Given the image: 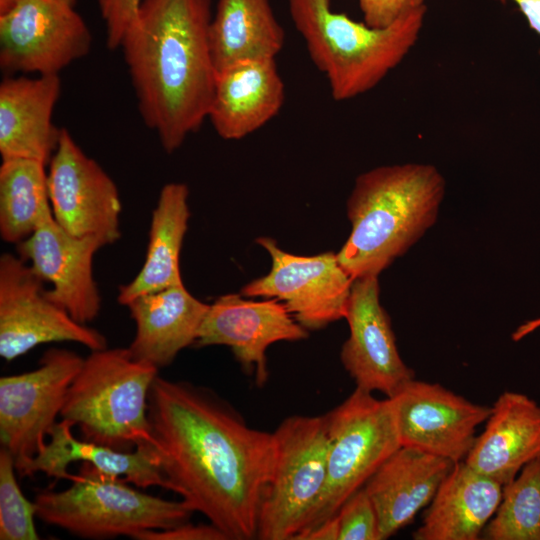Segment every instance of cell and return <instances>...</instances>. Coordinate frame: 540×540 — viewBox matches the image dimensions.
Returning <instances> with one entry per match:
<instances>
[{
  "label": "cell",
  "mask_w": 540,
  "mask_h": 540,
  "mask_svg": "<svg viewBox=\"0 0 540 540\" xmlns=\"http://www.w3.org/2000/svg\"><path fill=\"white\" fill-rule=\"evenodd\" d=\"M445 180L430 164L379 166L360 174L347 201L351 233L337 253L355 280L377 276L436 220Z\"/></svg>",
  "instance_id": "3"
},
{
  "label": "cell",
  "mask_w": 540,
  "mask_h": 540,
  "mask_svg": "<svg viewBox=\"0 0 540 540\" xmlns=\"http://www.w3.org/2000/svg\"><path fill=\"white\" fill-rule=\"evenodd\" d=\"M61 93L59 74L6 77L0 84V154L47 165L57 149L61 128L52 121Z\"/></svg>",
  "instance_id": "19"
},
{
  "label": "cell",
  "mask_w": 540,
  "mask_h": 540,
  "mask_svg": "<svg viewBox=\"0 0 540 540\" xmlns=\"http://www.w3.org/2000/svg\"><path fill=\"white\" fill-rule=\"evenodd\" d=\"M150 450L165 489L228 540L257 539L275 460L274 433L248 426L212 390L156 376L147 409Z\"/></svg>",
  "instance_id": "1"
},
{
  "label": "cell",
  "mask_w": 540,
  "mask_h": 540,
  "mask_svg": "<svg viewBox=\"0 0 540 540\" xmlns=\"http://www.w3.org/2000/svg\"><path fill=\"white\" fill-rule=\"evenodd\" d=\"M16 0H0V14L6 12Z\"/></svg>",
  "instance_id": "37"
},
{
  "label": "cell",
  "mask_w": 540,
  "mask_h": 540,
  "mask_svg": "<svg viewBox=\"0 0 540 540\" xmlns=\"http://www.w3.org/2000/svg\"><path fill=\"white\" fill-rule=\"evenodd\" d=\"M540 457V405L527 395L505 391L492 406L483 432L464 460L505 485Z\"/></svg>",
  "instance_id": "21"
},
{
  "label": "cell",
  "mask_w": 540,
  "mask_h": 540,
  "mask_svg": "<svg viewBox=\"0 0 540 540\" xmlns=\"http://www.w3.org/2000/svg\"><path fill=\"white\" fill-rule=\"evenodd\" d=\"M339 519L337 514L302 534L298 540H338Z\"/></svg>",
  "instance_id": "34"
},
{
  "label": "cell",
  "mask_w": 540,
  "mask_h": 540,
  "mask_svg": "<svg viewBox=\"0 0 540 540\" xmlns=\"http://www.w3.org/2000/svg\"><path fill=\"white\" fill-rule=\"evenodd\" d=\"M273 433L276 460L261 504L257 539L295 540L325 485L326 418L290 416Z\"/></svg>",
  "instance_id": "8"
},
{
  "label": "cell",
  "mask_w": 540,
  "mask_h": 540,
  "mask_svg": "<svg viewBox=\"0 0 540 540\" xmlns=\"http://www.w3.org/2000/svg\"><path fill=\"white\" fill-rule=\"evenodd\" d=\"M337 516L338 540H379L377 514L364 487L344 502Z\"/></svg>",
  "instance_id": "30"
},
{
  "label": "cell",
  "mask_w": 540,
  "mask_h": 540,
  "mask_svg": "<svg viewBox=\"0 0 540 540\" xmlns=\"http://www.w3.org/2000/svg\"><path fill=\"white\" fill-rule=\"evenodd\" d=\"M276 58L232 63L216 73L208 119L225 140H239L273 119L285 100Z\"/></svg>",
  "instance_id": "18"
},
{
  "label": "cell",
  "mask_w": 540,
  "mask_h": 540,
  "mask_svg": "<svg viewBox=\"0 0 540 540\" xmlns=\"http://www.w3.org/2000/svg\"><path fill=\"white\" fill-rule=\"evenodd\" d=\"M379 292L377 276L353 280L345 314L350 333L340 359L357 388L391 398L414 379V372L400 357Z\"/></svg>",
  "instance_id": "15"
},
{
  "label": "cell",
  "mask_w": 540,
  "mask_h": 540,
  "mask_svg": "<svg viewBox=\"0 0 540 540\" xmlns=\"http://www.w3.org/2000/svg\"><path fill=\"white\" fill-rule=\"evenodd\" d=\"M140 2L141 0H98L108 48H119L123 34L134 18Z\"/></svg>",
  "instance_id": "31"
},
{
  "label": "cell",
  "mask_w": 540,
  "mask_h": 540,
  "mask_svg": "<svg viewBox=\"0 0 540 540\" xmlns=\"http://www.w3.org/2000/svg\"><path fill=\"white\" fill-rule=\"evenodd\" d=\"M303 328L278 300H247L240 294L220 296L209 305L195 343L230 347L244 371L263 386L269 376L267 348L279 341L307 338Z\"/></svg>",
  "instance_id": "16"
},
{
  "label": "cell",
  "mask_w": 540,
  "mask_h": 540,
  "mask_svg": "<svg viewBox=\"0 0 540 540\" xmlns=\"http://www.w3.org/2000/svg\"><path fill=\"white\" fill-rule=\"evenodd\" d=\"M75 342L91 351L107 347L99 331L75 321L46 295L42 279L22 258L0 257V356L13 361L34 347Z\"/></svg>",
  "instance_id": "11"
},
{
  "label": "cell",
  "mask_w": 540,
  "mask_h": 540,
  "mask_svg": "<svg viewBox=\"0 0 540 540\" xmlns=\"http://www.w3.org/2000/svg\"><path fill=\"white\" fill-rule=\"evenodd\" d=\"M329 437L327 477L302 531L295 540L334 517L344 502L401 447L391 398L357 388L325 414Z\"/></svg>",
  "instance_id": "7"
},
{
  "label": "cell",
  "mask_w": 540,
  "mask_h": 540,
  "mask_svg": "<svg viewBox=\"0 0 540 540\" xmlns=\"http://www.w3.org/2000/svg\"><path fill=\"white\" fill-rule=\"evenodd\" d=\"M364 22L372 27H385L403 14L422 7L425 0H358Z\"/></svg>",
  "instance_id": "32"
},
{
  "label": "cell",
  "mask_w": 540,
  "mask_h": 540,
  "mask_svg": "<svg viewBox=\"0 0 540 540\" xmlns=\"http://www.w3.org/2000/svg\"><path fill=\"white\" fill-rule=\"evenodd\" d=\"M69 488L36 494V517L85 539L166 530L190 521L194 511L184 501L166 500L132 488L121 477L82 463Z\"/></svg>",
  "instance_id": "6"
},
{
  "label": "cell",
  "mask_w": 540,
  "mask_h": 540,
  "mask_svg": "<svg viewBox=\"0 0 540 540\" xmlns=\"http://www.w3.org/2000/svg\"><path fill=\"white\" fill-rule=\"evenodd\" d=\"M401 446L417 448L454 463L464 461L477 427L492 407L475 404L440 384L412 379L391 397Z\"/></svg>",
  "instance_id": "14"
},
{
  "label": "cell",
  "mask_w": 540,
  "mask_h": 540,
  "mask_svg": "<svg viewBox=\"0 0 540 540\" xmlns=\"http://www.w3.org/2000/svg\"><path fill=\"white\" fill-rule=\"evenodd\" d=\"M256 242L271 257L270 272L246 284V297L274 298L306 330H318L345 318L353 279L340 265L337 253L300 256L278 247L270 237Z\"/></svg>",
  "instance_id": "12"
},
{
  "label": "cell",
  "mask_w": 540,
  "mask_h": 540,
  "mask_svg": "<svg viewBox=\"0 0 540 540\" xmlns=\"http://www.w3.org/2000/svg\"><path fill=\"white\" fill-rule=\"evenodd\" d=\"M84 358L50 348L29 372L0 378V440L19 475L45 447Z\"/></svg>",
  "instance_id": "9"
},
{
  "label": "cell",
  "mask_w": 540,
  "mask_h": 540,
  "mask_svg": "<svg viewBox=\"0 0 540 540\" xmlns=\"http://www.w3.org/2000/svg\"><path fill=\"white\" fill-rule=\"evenodd\" d=\"M289 13L332 97L345 101L377 86L416 44L426 5L385 27H372L331 8V0H288Z\"/></svg>",
  "instance_id": "4"
},
{
  "label": "cell",
  "mask_w": 540,
  "mask_h": 540,
  "mask_svg": "<svg viewBox=\"0 0 540 540\" xmlns=\"http://www.w3.org/2000/svg\"><path fill=\"white\" fill-rule=\"evenodd\" d=\"M70 0H16L0 14V65L5 71L59 74L84 57L91 32Z\"/></svg>",
  "instance_id": "10"
},
{
  "label": "cell",
  "mask_w": 540,
  "mask_h": 540,
  "mask_svg": "<svg viewBox=\"0 0 540 540\" xmlns=\"http://www.w3.org/2000/svg\"><path fill=\"white\" fill-rule=\"evenodd\" d=\"M158 370L128 347L94 350L71 383L60 417L78 426L84 440L126 452L150 448L148 396Z\"/></svg>",
  "instance_id": "5"
},
{
  "label": "cell",
  "mask_w": 540,
  "mask_h": 540,
  "mask_svg": "<svg viewBox=\"0 0 540 540\" xmlns=\"http://www.w3.org/2000/svg\"><path fill=\"white\" fill-rule=\"evenodd\" d=\"M137 540H228L211 523L194 525L190 521L166 530H147Z\"/></svg>",
  "instance_id": "33"
},
{
  "label": "cell",
  "mask_w": 540,
  "mask_h": 540,
  "mask_svg": "<svg viewBox=\"0 0 540 540\" xmlns=\"http://www.w3.org/2000/svg\"><path fill=\"white\" fill-rule=\"evenodd\" d=\"M539 326H540V318L526 322L525 324L518 327V329L514 332L513 339L519 340Z\"/></svg>",
  "instance_id": "36"
},
{
  "label": "cell",
  "mask_w": 540,
  "mask_h": 540,
  "mask_svg": "<svg viewBox=\"0 0 540 540\" xmlns=\"http://www.w3.org/2000/svg\"><path fill=\"white\" fill-rule=\"evenodd\" d=\"M209 38L218 71L242 60L276 58L285 34L270 0H217Z\"/></svg>",
  "instance_id": "26"
},
{
  "label": "cell",
  "mask_w": 540,
  "mask_h": 540,
  "mask_svg": "<svg viewBox=\"0 0 540 540\" xmlns=\"http://www.w3.org/2000/svg\"><path fill=\"white\" fill-rule=\"evenodd\" d=\"M481 538L540 540V457L503 485L500 504Z\"/></svg>",
  "instance_id": "28"
},
{
  "label": "cell",
  "mask_w": 540,
  "mask_h": 540,
  "mask_svg": "<svg viewBox=\"0 0 540 540\" xmlns=\"http://www.w3.org/2000/svg\"><path fill=\"white\" fill-rule=\"evenodd\" d=\"M454 464L409 446L384 461L364 485L377 514L379 540L410 524L430 504Z\"/></svg>",
  "instance_id": "20"
},
{
  "label": "cell",
  "mask_w": 540,
  "mask_h": 540,
  "mask_svg": "<svg viewBox=\"0 0 540 540\" xmlns=\"http://www.w3.org/2000/svg\"><path fill=\"white\" fill-rule=\"evenodd\" d=\"M45 164L6 159L0 166V234L9 243L28 238L52 215Z\"/></svg>",
  "instance_id": "27"
},
{
  "label": "cell",
  "mask_w": 540,
  "mask_h": 540,
  "mask_svg": "<svg viewBox=\"0 0 540 540\" xmlns=\"http://www.w3.org/2000/svg\"><path fill=\"white\" fill-rule=\"evenodd\" d=\"M73 425L61 419L49 434L43 450L33 458L20 474L21 477L43 472L55 479L71 480L68 466L74 461L93 465L97 470L121 477L138 488L159 486L165 489V479L150 448L118 451L72 434Z\"/></svg>",
  "instance_id": "24"
},
{
  "label": "cell",
  "mask_w": 540,
  "mask_h": 540,
  "mask_svg": "<svg viewBox=\"0 0 540 540\" xmlns=\"http://www.w3.org/2000/svg\"><path fill=\"white\" fill-rule=\"evenodd\" d=\"M211 0H141L120 42L141 117L173 153L208 118Z\"/></svg>",
  "instance_id": "2"
},
{
  "label": "cell",
  "mask_w": 540,
  "mask_h": 540,
  "mask_svg": "<svg viewBox=\"0 0 540 540\" xmlns=\"http://www.w3.org/2000/svg\"><path fill=\"white\" fill-rule=\"evenodd\" d=\"M506 3L508 1L517 5L526 18L530 28L540 36V0H491Z\"/></svg>",
  "instance_id": "35"
},
{
  "label": "cell",
  "mask_w": 540,
  "mask_h": 540,
  "mask_svg": "<svg viewBox=\"0 0 540 540\" xmlns=\"http://www.w3.org/2000/svg\"><path fill=\"white\" fill-rule=\"evenodd\" d=\"M93 237H77L46 217L37 229L17 244L24 261L52 288L47 297L63 308L75 321L86 325L101 309V296L93 275V258L103 247Z\"/></svg>",
  "instance_id": "17"
},
{
  "label": "cell",
  "mask_w": 540,
  "mask_h": 540,
  "mask_svg": "<svg viewBox=\"0 0 540 540\" xmlns=\"http://www.w3.org/2000/svg\"><path fill=\"white\" fill-rule=\"evenodd\" d=\"M53 217L68 233L103 245L120 238L121 201L112 178L61 128L47 172Z\"/></svg>",
  "instance_id": "13"
},
{
  "label": "cell",
  "mask_w": 540,
  "mask_h": 540,
  "mask_svg": "<svg viewBox=\"0 0 540 540\" xmlns=\"http://www.w3.org/2000/svg\"><path fill=\"white\" fill-rule=\"evenodd\" d=\"M188 197L184 183L162 187L152 213L143 266L131 282L119 287V304L126 306L138 296L183 283L179 263L190 217Z\"/></svg>",
  "instance_id": "25"
},
{
  "label": "cell",
  "mask_w": 540,
  "mask_h": 540,
  "mask_svg": "<svg viewBox=\"0 0 540 540\" xmlns=\"http://www.w3.org/2000/svg\"><path fill=\"white\" fill-rule=\"evenodd\" d=\"M70 1L74 2L75 0H70Z\"/></svg>",
  "instance_id": "38"
},
{
  "label": "cell",
  "mask_w": 540,
  "mask_h": 540,
  "mask_svg": "<svg viewBox=\"0 0 540 540\" xmlns=\"http://www.w3.org/2000/svg\"><path fill=\"white\" fill-rule=\"evenodd\" d=\"M500 483L457 462L427 506L415 540H477L502 497Z\"/></svg>",
  "instance_id": "23"
},
{
  "label": "cell",
  "mask_w": 540,
  "mask_h": 540,
  "mask_svg": "<svg viewBox=\"0 0 540 540\" xmlns=\"http://www.w3.org/2000/svg\"><path fill=\"white\" fill-rule=\"evenodd\" d=\"M126 307L136 324L128 349L135 359L159 369L196 342L209 304L195 298L180 283L138 296Z\"/></svg>",
  "instance_id": "22"
},
{
  "label": "cell",
  "mask_w": 540,
  "mask_h": 540,
  "mask_svg": "<svg viewBox=\"0 0 540 540\" xmlns=\"http://www.w3.org/2000/svg\"><path fill=\"white\" fill-rule=\"evenodd\" d=\"M12 454L3 446L0 449V539L37 540L34 518L35 503L22 493L16 476Z\"/></svg>",
  "instance_id": "29"
}]
</instances>
